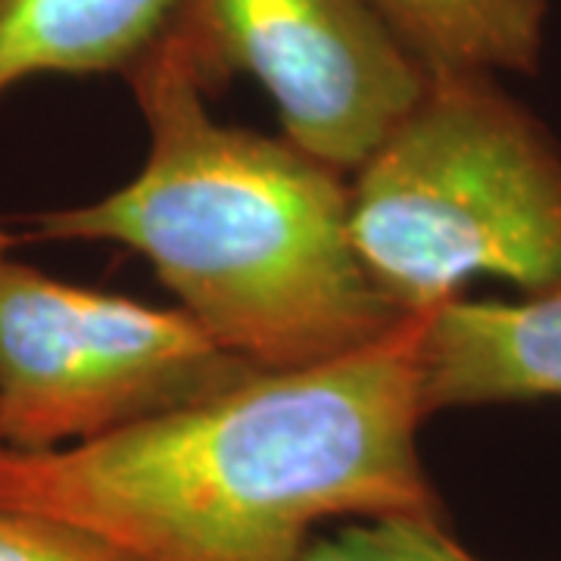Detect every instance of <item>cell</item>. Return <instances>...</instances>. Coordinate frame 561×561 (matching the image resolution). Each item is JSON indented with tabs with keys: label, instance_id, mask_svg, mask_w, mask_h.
<instances>
[{
	"label": "cell",
	"instance_id": "7",
	"mask_svg": "<svg viewBox=\"0 0 561 561\" xmlns=\"http://www.w3.org/2000/svg\"><path fill=\"white\" fill-rule=\"evenodd\" d=\"M181 0H0V98L35 76L128 72Z\"/></svg>",
	"mask_w": 561,
	"mask_h": 561
},
{
	"label": "cell",
	"instance_id": "11",
	"mask_svg": "<svg viewBox=\"0 0 561 561\" xmlns=\"http://www.w3.org/2000/svg\"><path fill=\"white\" fill-rule=\"evenodd\" d=\"M0 243H7V238H3V234H0Z\"/></svg>",
	"mask_w": 561,
	"mask_h": 561
},
{
	"label": "cell",
	"instance_id": "4",
	"mask_svg": "<svg viewBox=\"0 0 561 561\" xmlns=\"http://www.w3.org/2000/svg\"><path fill=\"white\" fill-rule=\"evenodd\" d=\"M256 371L184 309L66 284L0 247V443L10 449L94 440Z\"/></svg>",
	"mask_w": 561,
	"mask_h": 561
},
{
	"label": "cell",
	"instance_id": "3",
	"mask_svg": "<svg viewBox=\"0 0 561 561\" xmlns=\"http://www.w3.org/2000/svg\"><path fill=\"white\" fill-rule=\"evenodd\" d=\"M350 231L400 316L500 275L561 284V150L486 72H431L421 101L356 169Z\"/></svg>",
	"mask_w": 561,
	"mask_h": 561
},
{
	"label": "cell",
	"instance_id": "2",
	"mask_svg": "<svg viewBox=\"0 0 561 561\" xmlns=\"http://www.w3.org/2000/svg\"><path fill=\"white\" fill-rule=\"evenodd\" d=\"M125 79L150 131L144 169L103 201L35 216V238L138 250L181 309L260 371L341 359L405 319L362 268L343 172L213 119L175 28Z\"/></svg>",
	"mask_w": 561,
	"mask_h": 561
},
{
	"label": "cell",
	"instance_id": "9",
	"mask_svg": "<svg viewBox=\"0 0 561 561\" xmlns=\"http://www.w3.org/2000/svg\"><path fill=\"white\" fill-rule=\"evenodd\" d=\"M300 561H478L449 537L443 518H365L334 537H312Z\"/></svg>",
	"mask_w": 561,
	"mask_h": 561
},
{
	"label": "cell",
	"instance_id": "8",
	"mask_svg": "<svg viewBox=\"0 0 561 561\" xmlns=\"http://www.w3.org/2000/svg\"><path fill=\"white\" fill-rule=\"evenodd\" d=\"M427 72H534L546 0H365Z\"/></svg>",
	"mask_w": 561,
	"mask_h": 561
},
{
	"label": "cell",
	"instance_id": "6",
	"mask_svg": "<svg viewBox=\"0 0 561 561\" xmlns=\"http://www.w3.org/2000/svg\"><path fill=\"white\" fill-rule=\"evenodd\" d=\"M421 402L440 409L561 400V284L524 300H449L424 312Z\"/></svg>",
	"mask_w": 561,
	"mask_h": 561
},
{
	"label": "cell",
	"instance_id": "5",
	"mask_svg": "<svg viewBox=\"0 0 561 561\" xmlns=\"http://www.w3.org/2000/svg\"><path fill=\"white\" fill-rule=\"evenodd\" d=\"M169 28L209 91L253 76L287 140L337 172H356L431 81L365 0H181Z\"/></svg>",
	"mask_w": 561,
	"mask_h": 561
},
{
	"label": "cell",
	"instance_id": "1",
	"mask_svg": "<svg viewBox=\"0 0 561 561\" xmlns=\"http://www.w3.org/2000/svg\"><path fill=\"white\" fill-rule=\"evenodd\" d=\"M421 328L405 316L341 359L256 371L94 440L0 446V512L128 561H300L328 518H443L419 453Z\"/></svg>",
	"mask_w": 561,
	"mask_h": 561
},
{
	"label": "cell",
	"instance_id": "10",
	"mask_svg": "<svg viewBox=\"0 0 561 561\" xmlns=\"http://www.w3.org/2000/svg\"><path fill=\"white\" fill-rule=\"evenodd\" d=\"M0 561H128L113 546L84 534L79 527L0 512Z\"/></svg>",
	"mask_w": 561,
	"mask_h": 561
},
{
	"label": "cell",
	"instance_id": "12",
	"mask_svg": "<svg viewBox=\"0 0 561 561\" xmlns=\"http://www.w3.org/2000/svg\"><path fill=\"white\" fill-rule=\"evenodd\" d=\"M0 446H3V443H0Z\"/></svg>",
	"mask_w": 561,
	"mask_h": 561
}]
</instances>
